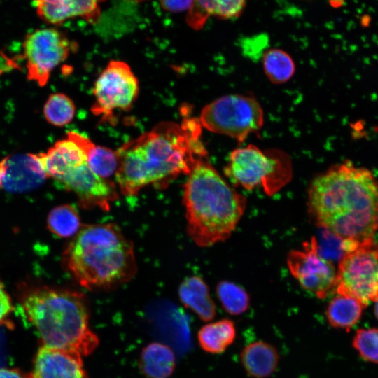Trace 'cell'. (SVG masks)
<instances>
[{
  "instance_id": "30bf717a",
  "label": "cell",
  "mask_w": 378,
  "mask_h": 378,
  "mask_svg": "<svg viewBox=\"0 0 378 378\" xmlns=\"http://www.w3.org/2000/svg\"><path fill=\"white\" fill-rule=\"evenodd\" d=\"M92 93V113L102 120L112 121L115 111L132 108L139 94V82L127 63L113 60L97 78Z\"/></svg>"
},
{
  "instance_id": "f546056e",
  "label": "cell",
  "mask_w": 378,
  "mask_h": 378,
  "mask_svg": "<svg viewBox=\"0 0 378 378\" xmlns=\"http://www.w3.org/2000/svg\"><path fill=\"white\" fill-rule=\"evenodd\" d=\"M0 378H28L18 369L0 368Z\"/></svg>"
},
{
  "instance_id": "4fadbf2b",
  "label": "cell",
  "mask_w": 378,
  "mask_h": 378,
  "mask_svg": "<svg viewBox=\"0 0 378 378\" xmlns=\"http://www.w3.org/2000/svg\"><path fill=\"white\" fill-rule=\"evenodd\" d=\"M36 153H18L0 160V190L22 193L41 186L47 178Z\"/></svg>"
},
{
  "instance_id": "7c38bea8",
  "label": "cell",
  "mask_w": 378,
  "mask_h": 378,
  "mask_svg": "<svg viewBox=\"0 0 378 378\" xmlns=\"http://www.w3.org/2000/svg\"><path fill=\"white\" fill-rule=\"evenodd\" d=\"M303 247L302 251H291L287 256L290 274L304 289L325 298L335 286V267L319 253L316 238L312 237Z\"/></svg>"
},
{
  "instance_id": "e0dca14e",
  "label": "cell",
  "mask_w": 378,
  "mask_h": 378,
  "mask_svg": "<svg viewBox=\"0 0 378 378\" xmlns=\"http://www.w3.org/2000/svg\"><path fill=\"white\" fill-rule=\"evenodd\" d=\"M181 302L193 311L202 320L209 321L216 316V306L211 300L208 286L199 276L186 278L179 286Z\"/></svg>"
},
{
  "instance_id": "484cf974",
  "label": "cell",
  "mask_w": 378,
  "mask_h": 378,
  "mask_svg": "<svg viewBox=\"0 0 378 378\" xmlns=\"http://www.w3.org/2000/svg\"><path fill=\"white\" fill-rule=\"evenodd\" d=\"M246 4V0H195L192 8H197L206 16L231 19L240 15Z\"/></svg>"
},
{
  "instance_id": "7402d4cb",
  "label": "cell",
  "mask_w": 378,
  "mask_h": 378,
  "mask_svg": "<svg viewBox=\"0 0 378 378\" xmlns=\"http://www.w3.org/2000/svg\"><path fill=\"white\" fill-rule=\"evenodd\" d=\"M47 227L50 232L58 237H74L81 228L76 209L67 204L55 206L48 215Z\"/></svg>"
},
{
  "instance_id": "2e32d148",
  "label": "cell",
  "mask_w": 378,
  "mask_h": 378,
  "mask_svg": "<svg viewBox=\"0 0 378 378\" xmlns=\"http://www.w3.org/2000/svg\"><path fill=\"white\" fill-rule=\"evenodd\" d=\"M240 361L250 377L266 378L276 370L279 354L273 345L259 340L248 344L242 349Z\"/></svg>"
},
{
  "instance_id": "3957f363",
  "label": "cell",
  "mask_w": 378,
  "mask_h": 378,
  "mask_svg": "<svg viewBox=\"0 0 378 378\" xmlns=\"http://www.w3.org/2000/svg\"><path fill=\"white\" fill-rule=\"evenodd\" d=\"M22 307L35 328L41 346L77 354H92L99 344L90 326V310L80 292L46 286L22 295Z\"/></svg>"
},
{
  "instance_id": "4316f807",
  "label": "cell",
  "mask_w": 378,
  "mask_h": 378,
  "mask_svg": "<svg viewBox=\"0 0 378 378\" xmlns=\"http://www.w3.org/2000/svg\"><path fill=\"white\" fill-rule=\"evenodd\" d=\"M352 346L363 360L378 364V328L358 329L354 335Z\"/></svg>"
},
{
  "instance_id": "52a82bcc",
  "label": "cell",
  "mask_w": 378,
  "mask_h": 378,
  "mask_svg": "<svg viewBox=\"0 0 378 378\" xmlns=\"http://www.w3.org/2000/svg\"><path fill=\"white\" fill-rule=\"evenodd\" d=\"M225 174L246 190L262 188L272 196L287 185L293 176L289 155L276 148L262 150L249 144L231 152Z\"/></svg>"
},
{
  "instance_id": "d6986e66",
  "label": "cell",
  "mask_w": 378,
  "mask_h": 378,
  "mask_svg": "<svg viewBox=\"0 0 378 378\" xmlns=\"http://www.w3.org/2000/svg\"><path fill=\"white\" fill-rule=\"evenodd\" d=\"M83 149L90 169L99 176L107 179L115 174L118 158L115 151L97 146L83 134L70 131L67 133Z\"/></svg>"
},
{
  "instance_id": "8fae6325",
  "label": "cell",
  "mask_w": 378,
  "mask_h": 378,
  "mask_svg": "<svg viewBox=\"0 0 378 378\" xmlns=\"http://www.w3.org/2000/svg\"><path fill=\"white\" fill-rule=\"evenodd\" d=\"M22 48L27 78L43 87L52 71L68 57L74 47L63 32L48 27L28 34Z\"/></svg>"
},
{
  "instance_id": "9a60e30c",
  "label": "cell",
  "mask_w": 378,
  "mask_h": 378,
  "mask_svg": "<svg viewBox=\"0 0 378 378\" xmlns=\"http://www.w3.org/2000/svg\"><path fill=\"white\" fill-rule=\"evenodd\" d=\"M102 0H32L38 17L45 22L59 25L76 17L96 15Z\"/></svg>"
},
{
  "instance_id": "f1b7e54d",
  "label": "cell",
  "mask_w": 378,
  "mask_h": 378,
  "mask_svg": "<svg viewBox=\"0 0 378 378\" xmlns=\"http://www.w3.org/2000/svg\"><path fill=\"white\" fill-rule=\"evenodd\" d=\"M164 8L172 12H182L192 9L195 0H160Z\"/></svg>"
},
{
  "instance_id": "9c48e42d",
  "label": "cell",
  "mask_w": 378,
  "mask_h": 378,
  "mask_svg": "<svg viewBox=\"0 0 378 378\" xmlns=\"http://www.w3.org/2000/svg\"><path fill=\"white\" fill-rule=\"evenodd\" d=\"M334 288L337 295L354 298L364 307L378 300V248L374 241L344 253L336 270Z\"/></svg>"
},
{
  "instance_id": "5bb4252c",
  "label": "cell",
  "mask_w": 378,
  "mask_h": 378,
  "mask_svg": "<svg viewBox=\"0 0 378 378\" xmlns=\"http://www.w3.org/2000/svg\"><path fill=\"white\" fill-rule=\"evenodd\" d=\"M28 378H88L82 356L41 346Z\"/></svg>"
},
{
  "instance_id": "277c9868",
  "label": "cell",
  "mask_w": 378,
  "mask_h": 378,
  "mask_svg": "<svg viewBox=\"0 0 378 378\" xmlns=\"http://www.w3.org/2000/svg\"><path fill=\"white\" fill-rule=\"evenodd\" d=\"M63 265L88 290H107L136 272L133 244L113 223L82 227L63 252Z\"/></svg>"
},
{
  "instance_id": "1f68e13d",
  "label": "cell",
  "mask_w": 378,
  "mask_h": 378,
  "mask_svg": "<svg viewBox=\"0 0 378 378\" xmlns=\"http://www.w3.org/2000/svg\"><path fill=\"white\" fill-rule=\"evenodd\" d=\"M377 225H378V221H377Z\"/></svg>"
},
{
  "instance_id": "ba28073f",
  "label": "cell",
  "mask_w": 378,
  "mask_h": 378,
  "mask_svg": "<svg viewBox=\"0 0 378 378\" xmlns=\"http://www.w3.org/2000/svg\"><path fill=\"white\" fill-rule=\"evenodd\" d=\"M200 122L212 132L243 142L249 134L260 130L264 115L254 97L234 94L223 96L205 106Z\"/></svg>"
},
{
  "instance_id": "44dd1931",
  "label": "cell",
  "mask_w": 378,
  "mask_h": 378,
  "mask_svg": "<svg viewBox=\"0 0 378 378\" xmlns=\"http://www.w3.org/2000/svg\"><path fill=\"white\" fill-rule=\"evenodd\" d=\"M364 308L356 300L337 295L329 302L326 316L332 327L349 331L360 319Z\"/></svg>"
},
{
  "instance_id": "603a6c76",
  "label": "cell",
  "mask_w": 378,
  "mask_h": 378,
  "mask_svg": "<svg viewBox=\"0 0 378 378\" xmlns=\"http://www.w3.org/2000/svg\"><path fill=\"white\" fill-rule=\"evenodd\" d=\"M264 71L269 80L274 84H282L290 79L295 67L291 57L278 48H270L262 55Z\"/></svg>"
},
{
  "instance_id": "7a4b0ae2",
  "label": "cell",
  "mask_w": 378,
  "mask_h": 378,
  "mask_svg": "<svg viewBox=\"0 0 378 378\" xmlns=\"http://www.w3.org/2000/svg\"><path fill=\"white\" fill-rule=\"evenodd\" d=\"M200 120L185 119L181 125L164 121L119 148L115 174L122 194L136 195L144 187H158L181 174H189L206 156L200 141Z\"/></svg>"
},
{
  "instance_id": "d4e9b609",
  "label": "cell",
  "mask_w": 378,
  "mask_h": 378,
  "mask_svg": "<svg viewBox=\"0 0 378 378\" xmlns=\"http://www.w3.org/2000/svg\"><path fill=\"white\" fill-rule=\"evenodd\" d=\"M216 293L225 311L232 315L241 314L249 307L248 293L237 284L222 281L218 284Z\"/></svg>"
},
{
  "instance_id": "ac0fdd59",
  "label": "cell",
  "mask_w": 378,
  "mask_h": 378,
  "mask_svg": "<svg viewBox=\"0 0 378 378\" xmlns=\"http://www.w3.org/2000/svg\"><path fill=\"white\" fill-rule=\"evenodd\" d=\"M140 368L148 378H169L176 368V357L166 344L152 342L140 354Z\"/></svg>"
},
{
  "instance_id": "8992f818",
  "label": "cell",
  "mask_w": 378,
  "mask_h": 378,
  "mask_svg": "<svg viewBox=\"0 0 378 378\" xmlns=\"http://www.w3.org/2000/svg\"><path fill=\"white\" fill-rule=\"evenodd\" d=\"M43 167L48 178L77 195L83 208L108 210L118 198L115 184L90 169L85 151L73 141H62L50 149L43 158Z\"/></svg>"
},
{
  "instance_id": "5b68a950",
  "label": "cell",
  "mask_w": 378,
  "mask_h": 378,
  "mask_svg": "<svg viewBox=\"0 0 378 378\" xmlns=\"http://www.w3.org/2000/svg\"><path fill=\"white\" fill-rule=\"evenodd\" d=\"M188 175L183 199L188 234L202 247L225 241L245 211L246 198L204 158L197 160Z\"/></svg>"
},
{
  "instance_id": "4dcf8cb0",
  "label": "cell",
  "mask_w": 378,
  "mask_h": 378,
  "mask_svg": "<svg viewBox=\"0 0 378 378\" xmlns=\"http://www.w3.org/2000/svg\"><path fill=\"white\" fill-rule=\"evenodd\" d=\"M374 313L376 318L378 320V300L374 302Z\"/></svg>"
},
{
  "instance_id": "6da1fadb",
  "label": "cell",
  "mask_w": 378,
  "mask_h": 378,
  "mask_svg": "<svg viewBox=\"0 0 378 378\" xmlns=\"http://www.w3.org/2000/svg\"><path fill=\"white\" fill-rule=\"evenodd\" d=\"M307 205L319 227L352 248L373 241L378 228V180L350 161L332 165L310 183Z\"/></svg>"
},
{
  "instance_id": "cb8c5ba5",
  "label": "cell",
  "mask_w": 378,
  "mask_h": 378,
  "mask_svg": "<svg viewBox=\"0 0 378 378\" xmlns=\"http://www.w3.org/2000/svg\"><path fill=\"white\" fill-rule=\"evenodd\" d=\"M75 113L74 102L63 93L50 94L43 106L46 120L57 127H63L71 122Z\"/></svg>"
},
{
  "instance_id": "83f0119b",
  "label": "cell",
  "mask_w": 378,
  "mask_h": 378,
  "mask_svg": "<svg viewBox=\"0 0 378 378\" xmlns=\"http://www.w3.org/2000/svg\"><path fill=\"white\" fill-rule=\"evenodd\" d=\"M13 310L12 299L0 280V325L6 322Z\"/></svg>"
},
{
  "instance_id": "ffe728a7",
  "label": "cell",
  "mask_w": 378,
  "mask_h": 378,
  "mask_svg": "<svg viewBox=\"0 0 378 378\" xmlns=\"http://www.w3.org/2000/svg\"><path fill=\"white\" fill-rule=\"evenodd\" d=\"M236 335L234 322L230 319H221L202 326L197 333V340L204 351L219 354L234 342Z\"/></svg>"
}]
</instances>
